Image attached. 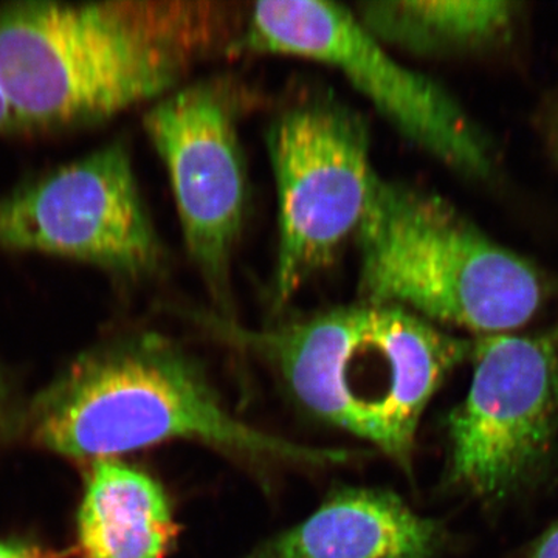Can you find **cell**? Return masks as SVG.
<instances>
[{"label": "cell", "mask_w": 558, "mask_h": 558, "mask_svg": "<svg viewBox=\"0 0 558 558\" xmlns=\"http://www.w3.org/2000/svg\"><path fill=\"white\" fill-rule=\"evenodd\" d=\"M3 421V391L2 387H0V427H2Z\"/></svg>", "instance_id": "e0dca14e"}, {"label": "cell", "mask_w": 558, "mask_h": 558, "mask_svg": "<svg viewBox=\"0 0 558 558\" xmlns=\"http://www.w3.org/2000/svg\"><path fill=\"white\" fill-rule=\"evenodd\" d=\"M385 47L416 54L472 50L502 38L519 14L506 0H371L352 9Z\"/></svg>", "instance_id": "7c38bea8"}, {"label": "cell", "mask_w": 558, "mask_h": 558, "mask_svg": "<svg viewBox=\"0 0 558 558\" xmlns=\"http://www.w3.org/2000/svg\"><path fill=\"white\" fill-rule=\"evenodd\" d=\"M32 435L62 457L100 461L170 439L312 468L352 459L349 451L301 446L245 424L227 410L196 360L153 332L76 360L36 400Z\"/></svg>", "instance_id": "3957f363"}, {"label": "cell", "mask_w": 558, "mask_h": 558, "mask_svg": "<svg viewBox=\"0 0 558 558\" xmlns=\"http://www.w3.org/2000/svg\"><path fill=\"white\" fill-rule=\"evenodd\" d=\"M0 250L87 264L123 284L157 277L167 260L121 140L2 194Z\"/></svg>", "instance_id": "ba28073f"}, {"label": "cell", "mask_w": 558, "mask_h": 558, "mask_svg": "<svg viewBox=\"0 0 558 558\" xmlns=\"http://www.w3.org/2000/svg\"><path fill=\"white\" fill-rule=\"evenodd\" d=\"M473 379L449 417L450 481L501 499L534 476L558 429V322L472 341Z\"/></svg>", "instance_id": "9c48e42d"}, {"label": "cell", "mask_w": 558, "mask_h": 558, "mask_svg": "<svg viewBox=\"0 0 558 558\" xmlns=\"http://www.w3.org/2000/svg\"><path fill=\"white\" fill-rule=\"evenodd\" d=\"M0 558H60L51 550L25 542H0Z\"/></svg>", "instance_id": "5bb4252c"}, {"label": "cell", "mask_w": 558, "mask_h": 558, "mask_svg": "<svg viewBox=\"0 0 558 558\" xmlns=\"http://www.w3.org/2000/svg\"><path fill=\"white\" fill-rule=\"evenodd\" d=\"M526 558H558V521L534 543Z\"/></svg>", "instance_id": "2e32d148"}, {"label": "cell", "mask_w": 558, "mask_h": 558, "mask_svg": "<svg viewBox=\"0 0 558 558\" xmlns=\"http://www.w3.org/2000/svg\"><path fill=\"white\" fill-rule=\"evenodd\" d=\"M542 128L546 146L554 159L558 161V94L553 100H549L545 112H543Z\"/></svg>", "instance_id": "9a60e30c"}, {"label": "cell", "mask_w": 558, "mask_h": 558, "mask_svg": "<svg viewBox=\"0 0 558 558\" xmlns=\"http://www.w3.org/2000/svg\"><path fill=\"white\" fill-rule=\"evenodd\" d=\"M180 526L163 487L148 473L102 459L92 468L76 519L83 558H165Z\"/></svg>", "instance_id": "8fae6325"}, {"label": "cell", "mask_w": 558, "mask_h": 558, "mask_svg": "<svg viewBox=\"0 0 558 558\" xmlns=\"http://www.w3.org/2000/svg\"><path fill=\"white\" fill-rule=\"evenodd\" d=\"M359 301L395 306L478 336L531 322L545 275L488 238L442 197L377 174L354 236Z\"/></svg>", "instance_id": "277c9868"}, {"label": "cell", "mask_w": 558, "mask_h": 558, "mask_svg": "<svg viewBox=\"0 0 558 558\" xmlns=\"http://www.w3.org/2000/svg\"><path fill=\"white\" fill-rule=\"evenodd\" d=\"M245 16L186 0L0 5V83L27 137L89 130L185 84Z\"/></svg>", "instance_id": "6da1fadb"}, {"label": "cell", "mask_w": 558, "mask_h": 558, "mask_svg": "<svg viewBox=\"0 0 558 558\" xmlns=\"http://www.w3.org/2000/svg\"><path fill=\"white\" fill-rule=\"evenodd\" d=\"M0 135L3 137H25L24 128H22L13 106L3 90L2 83H0Z\"/></svg>", "instance_id": "4fadbf2b"}, {"label": "cell", "mask_w": 558, "mask_h": 558, "mask_svg": "<svg viewBox=\"0 0 558 558\" xmlns=\"http://www.w3.org/2000/svg\"><path fill=\"white\" fill-rule=\"evenodd\" d=\"M266 145L277 191L271 300L284 306L355 236L377 171L368 123L328 95L279 110Z\"/></svg>", "instance_id": "8992f818"}, {"label": "cell", "mask_w": 558, "mask_h": 558, "mask_svg": "<svg viewBox=\"0 0 558 558\" xmlns=\"http://www.w3.org/2000/svg\"><path fill=\"white\" fill-rule=\"evenodd\" d=\"M444 534L399 495L343 488L314 513L245 558H433Z\"/></svg>", "instance_id": "30bf717a"}, {"label": "cell", "mask_w": 558, "mask_h": 558, "mask_svg": "<svg viewBox=\"0 0 558 558\" xmlns=\"http://www.w3.org/2000/svg\"><path fill=\"white\" fill-rule=\"evenodd\" d=\"M252 101L236 80L213 76L182 84L143 116L170 179L189 258L227 318L231 266L248 205L240 126Z\"/></svg>", "instance_id": "52a82bcc"}, {"label": "cell", "mask_w": 558, "mask_h": 558, "mask_svg": "<svg viewBox=\"0 0 558 558\" xmlns=\"http://www.w3.org/2000/svg\"><path fill=\"white\" fill-rule=\"evenodd\" d=\"M199 318L266 360L314 416L405 469L429 400L472 351L470 341L418 315L363 301L260 330L222 315Z\"/></svg>", "instance_id": "7a4b0ae2"}, {"label": "cell", "mask_w": 558, "mask_h": 558, "mask_svg": "<svg viewBox=\"0 0 558 558\" xmlns=\"http://www.w3.org/2000/svg\"><path fill=\"white\" fill-rule=\"evenodd\" d=\"M230 53L293 57L328 65L433 159L472 179H486L494 171L490 143L469 113L435 80L396 60L343 3H255Z\"/></svg>", "instance_id": "5b68a950"}]
</instances>
